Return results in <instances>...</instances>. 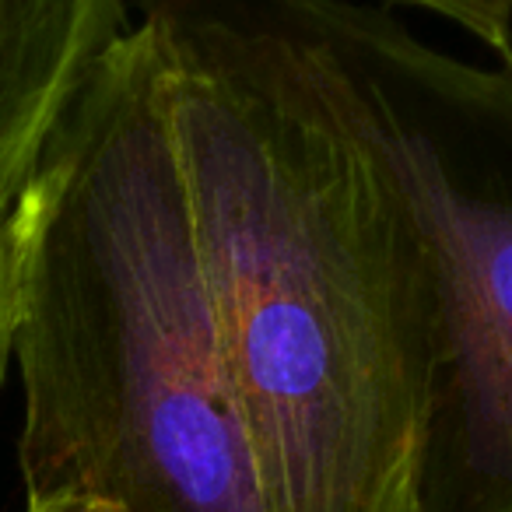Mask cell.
I'll list each match as a JSON object with an SVG mask.
<instances>
[{
	"instance_id": "cell-1",
	"label": "cell",
	"mask_w": 512,
	"mask_h": 512,
	"mask_svg": "<svg viewBox=\"0 0 512 512\" xmlns=\"http://www.w3.org/2000/svg\"><path fill=\"white\" fill-rule=\"evenodd\" d=\"M271 512H421L432 309L309 0H130Z\"/></svg>"
},
{
	"instance_id": "cell-2",
	"label": "cell",
	"mask_w": 512,
	"mask_h": 512,
	"mask_svg": "<svg viewBox=\"0 0 512 512\" xmlns=\"http://www.w3.org/2000/svg\"><path fill=\"white\" fill-rule=\"evenodd\" d=\"M18 221L25 498L271 512L144 22L60 123Z\"/></svg>"
},
{
	"instance_id": "cell-3",
	"label": "cell",
	"mask_w": 512,
	"mask_h": 512,
	"mask_svg": "<svg viewBox=\"0 0 512 512\" xmlns=\"http://www.w3.org/2000/svg\"><path fill=\"white\" fill-rule=\"evenodd\" d=\"M309 8L421 246L432 309L421 512H512V53L470 64L383 4Z\"/></svg>"
},
{
	"instance_id": "cell-4",
	"label": "cell",
	"mask_w": 512,
	"mask_h": 512,
	"mask_svg": "<svg viewBox=\"0 0 512 512\" xmlns=\"http://www.w3.org/2000/svg\"><path fill=\"white\" fill-rule=\"evenodd\" d=\"M130 0H0V200H15L106 57Z\"/></svg>"
},
{
	"instance_id": "cell-5",
	"label": "cell",
	"mask_w": 512,
	"mask_h": 512,
	"mask_svg": "<svg viewBox=\"0 0 512 512\" xmlns=\"http://www.w3.org/2000/svg\"><path fill=\"white\" fill-rule=\"evenodd\" d=\"M386 4H404L446 18L498 57L512 53V0H386Z\"/></svg>"
},
{
	"instance_id": "cell-6",
	"label": "cell",
	"mask_w": 512,
	"mask_h": 512,
	"mask_svg": "<svg viewBox=\"0 0 512 512\" xmlns=\"http://www.w3.org/2000/svg\"><path fill=\"white\" fill-rule=\"evenodd\" d=\"M18 264H22V221L18 197L0 200V383L15 362V327H18Z\"/></svg>"
},
{
	"instance_id": "cell-7",
	"label": "cell",
	"mask_w": 512,
	"mask_h": 512,
	"mask_svg": "<svg viewBox=\"0 0 512 512\" xmlns=\"http://www.w3.org/2000/svg\"><path fill=\"white\" fill-rule=\"evenodd\" d=\"M25 512H123V509L88 495H46V498H25Z\"/></svg>"
}]
</instances>
